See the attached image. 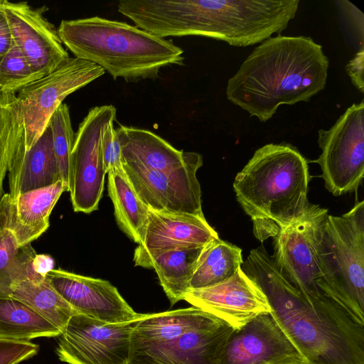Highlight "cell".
<instances>
[{
  "label": "cell",
  "instance_id": "cell-1",
  "mask_svg": "<svg viewBox=\"0 0 364 364\" xmlns=\"http://www.w3.org/2000/svg\"><path fill=\"white\" fill-rule=\"evenodd\" d=\"M329 60L311 37L277 35L256 46L228 80L227 99L270 119L282 105L309 102L326 85Z\"/></svg>",
  "mask_w": 364,
  "mask_h": 364
},
{
  "label": "cell",
  "instance_id": "cell-2",
  "mask_svg": "<svg viewBox=\"0 0 364 364\" xmlns=\"http://www.w3.org/2000/svg\"><path fill=\"white\" fill-rule=\"evenodd\" d=\"M242 271L265 296L270 312L307 364H364V330L318 313L279 273L263 247L250 251Z\"/></svg>",
  "mask_w": 364,
  "mask_h": 364
},
{
  "label": "cell",
  "instance_id": "cell-3",
  "mask_svg": "<svg viewBox=\"0 0 364 364\" xmlns=\"http://www.w3.org/2000/svg\"><path fill=\"white\" fill-rule=\"evenodd\" d=\"M311 176L306 159L293 145L267 144L236 175V198L263 242L298 220L308 202Z\"/></svg>",
  "mask_w": 364,
  "mask_h": 364
},
{
  "label": "cell",
  "instance_id": "cell-4",
  "mask_svg": "<svg viewBox=\"0 0 364 364\" xmlns=\"http://www.w3.org/2000/svg\"><path fill=\"white\" fill-rule=\"evenodd\" d=\"M57 31L75 58L99 65L114 80H156L161 68L184 64L183 50L171 41L126 22L96 16L63 20Z\"/></svg>",
  "mask_w": 364,
  "mask_h": 364
},
{
  "label": "cell",
  "instance_id": "cell-5",
  "mask_svg": "<svg viewBox=\"0 0 364 364\" xmlns=\"http://www.w3.org/2000/svg\"><path fill=\"white\" fill-rule=\"evenodd\" d=\"M318 285L364 326V201L340 216L328 215L317 246Z\"/></svg>",
  "mask_w": 364,
  "mask_h": 364
},
{
  "label": "cell",
  "instance_id": "cell-6",
  "mask_svg": "<svg viewBox=\"0 0 364 364\" xmlns=\"http://www.w3.org/2000/svg\"><path fill=\"white\" fill-rule=\"evenodd\" d=\"M327 216V209L309 203L298 220L280 229L273 237L272 257L282 276L315 311L346 326L363 330L364 326L325 295L318 285L320 272L317 246Z\"/></svg>",
  "mask_w": 364,
  "mask_h": 364
},
{
  "label": "cell",
  "instance_id": "cell-7",
  "mask_svg": "<svg viewBox=\"0 0 364 364\" xmlns=\"http://www.w3.org/2000/svg\"><path fill=\"white\" fill-rule=\"evenodd\" d=\"M321 149L313 162L321 169L326 188L338 196L357 191L364 175V102L353 103L328 129L318 131Z\"/></svg>",
  "mask_w": 364,
  "mask_h": 364
},
{
  "label": "cell",
  "instance_id": "cell-8",
  "mask_svg": "<svg viewBox=\"0 0 364 364\" xmlns=\"http://www.w3.org/2000/svg\"><path fill=\"white\" fill-rule=\"evenodd\" d=\"M99 65L69 57L50 73L16 92L25 132V152L38 139L66 97L105 74Z\"/></svg>",
  "mask_w": 364,
  "mask_h": 364
},
{
  "label": "cell",
  "instance_id": "cell-9",
  "mask_svg": "<svg viewBox=\"0 0 364 364\" xmlns=\"http://www.w3.org/2000/svg\"><path fill=\"white\" fill-rule=\"evenodd\" d=\"M112 105L93 107L80 123L70 155L68 187L75 212L97 210L104 191L106 171L101 141L107 127L116 119Z\"/></svg>",
  "mask_w": 364,
  "mask_h": 364
},
{
  "label": "cell",
  "instance_id": "cell-10",
  "mask_svg": "<svg viewBox=\"0 0 364 364\" xmlns=\"http://www.w3.org/2000/svg\"><path fill=\"white\" fill-rule=\"evenodd\" d=\"M134 322L108 323L75 314L58 336L56 354L68 364H127Z\"/></svg>",
  "mask_w": 364,
  "mask_h": 364
},
{
  "label": "cell",
  "instance_id": "cell-11",
  "mask_svg": "<svg viewBox=\"0 0 364 364\" xmlns=\"http://www.w3.org/2000/svg\"><path fill=\"white\" fill-rule=\"evenodd\" d=\"M202 165L203 157L198 154L191 162L172 171H159L130 161H123L122 166L134 190L149 208L204 216L196 177Z\"/></svg>",
  "mask_w": 364,
  "mask_h": 364
},
{
  "label": "cell",
  "instance_id": "cell-12",
  "mask_svg": "<svg viewBox=\"0 0 364 364\" xmlns=\"http://www.w3.org/2000/svg\"><path fill=\"white\" fill-rule=\"evenodd\" d=\"M14 44L26 59L34 80L50 73L69 58L55 27L40 9L27 2L0 0Z\"/></svg>",
  "mask_w": 364,
  "mask_h": 364
},
{
  "label": "cell",
  "instance_id": "cell-13",
  "mask_svg": "<svg viewBox=\"0 0 364 364\" xmlns=\"http://www.w3.org/2000/svg\"><path fill=\"white\" fill-rule=\"evenodd\" d=\"M221 364H307L271 312L234 328Z\"/></svg>",
  "mask_w": 364,
  "mask_h": 364
},
{
  "label": "cell",
  "instance_id": "cell-14",
  "mask_svg": "<svg viewBox=\"0 0 364 364\" xmlns=\"http://www.w3.org/2000/svg\"><path fill=\"white\" fill-rule=\"evenodd\" d=\"M54 290L77 314L108 323H132L143 314L129 305L109 282L53 269L46 276Z\"/></svg>",
  "mask_w": 364,
  "mask_h": 364
},
{
  "label": "cell",
  "instance_id": "cell-15",
  "mask_svg": "<svg viewBox=\"0 0 364 364\" xmlns=\"http://www.w3.org/2000/svg\"><path fill=\"white\" fill-rule=\"evenodd\" d=\"M219 238L204 216L148 210V224L142 245L134 250L135 266L144 267L154 257L169 250L201 247Z\"/></svg>",
  "mask_w": 364,
  "mask_h": 364
},
{
  "label": "cell",
  "instance_id": "cell-16",
  "mask_svg": "<svg viewBox=\"0 0 364 364\" xmlns=\"http://www.w3.org/2000/svg\"><path fill=\"white\" fill-rule=\"evenodd\" d=\"M184 300L238 328L255 316L270 312L267 300L242 267L230 279L198 289H189Z\"/></svg>",
  "mask_w": 364,
  "mask_h": 364
},
{
  "label": "cell",
  "instance_id": "cell-17",
  "mask_svg": "<svg viewBox=\"0 0 364 364\" xmlns=\"http://www.w3.org/2000/svg\"><path fill=\"white\" fill-rule=\"evenodd\" d=\"M233 328L215 316L169 345L127 364H221L227 341Z\"/></svg>",
  "mask_w": 364,
  "mask_h": 364
},
{
  "label": "cell",
  "instance_id": "cell-18",
  "mask_svg": "<svg viewBox=\"0 0 364 364\" xmlns=\"http://www.w3.org/2000/svg\"><path fill=\"white\" fill-rule=\"evenodd\" d=\"M215 316L196 306L143 314L132 327L128 361L169 345L185 333L205 324Z\"/></svg>",
  "mask_w": 364,
  "mask_h": 364
},
{
  "label": "cell",
  "instance_id": "cell-19",
  "mask_svg": "<svg viewBox=\"0 0 364 364\" xmlns=\"http://www.w3.org/2000/svg\"><path fill=\"white\" fill-rule=\"evenodd\" d=\"M122 161H130L159 171L177 170L198 154L178 150L154 132L120 125L115 129Z\"/></svg>",
  "mask_w": 364,
  "mask_h": 364
},
{
  "label": "cell",
  "instance_id": "cell-20",
  "mask_svg": "<svg viewBox=\"0 0 364 364\" xmlns=\"http://www.w3.org/2000/svg\"><path fill=\"white\" fill-rule=\"evenodd\" d=\"M0 297L22 302L47 319L61 333L72 316L77 314L43 276L16 279L0 284Z\"/></svg>",
  "mask_w": 364,
  "mask_h": 364
},
{
  "label": "cell",
  "instance_id": "cell-21",
  "mask_svg": "<svg viewBox=\"0 0 364 364\" xmlns=\"http://www.w3.org/2000/svg\"><path fill=\"white\" fill-rule=\"evenodd\" d=\"M60 180L51 130L48 125L25 152L16 172L9 179V194L14 199L21 193L50 186Z\"/></svg>",
  "mask_w": 364,
  "mask_h": 364
},
{
  "label": "cell",
  "instance_id": "cell-22",
  "mask_svg": "<svg viewBox=\"0 0 364 364\" xmlns=\"http://www.w3.org/2000/svg\"><path fill=\"white\" fill-rule=\"evenodd\" d=\"M62 180L55 184L18 195L16 208V231L21 247L31 244L49 227V217L61 194L68 191Z\"/></svg>",
  "mask_w": 364,
  "mask_h": 364
},
{
  "label": "cell",
  "instance_id": "cell-23",
  "mask_svg": "<svg viewBox=\"0 0 364 364\" xmlns=\"http://www.w3.org/2000/svg\"><path fill=\"white\" fill-rule=\"evenodd\" d=\"M108 195L119 228L138 245H142L148 224L149 208L139 198L124 169L107 173Z\"/></svg>",
  "mask_w": 364,
  "mask_h": 364
},
{
  "label": "cell",
  "instance_id": "cell-24",
  "mask_svg": "<svg viewBox=\"0 0 364 364\" xmlns=\"http://www.w3.org/2000/svg\"><path fill=\"white\" fill-rule=\"evenodd\" d=\"M204 247L169 250L154 257L145 265L144 268L156 272L171 306L184 300L190 289L196 264Z\"/></svg>",
  "mask_w": 364,
  "mask_h": 364
},
{
  "label": "cell",
  "instance_id": "cell-25",
  "mask_svg": "<svg viewBox=\"0 0 364 364\" xmlns=\"http://www.w3.org/2000/svg\"><path fill=\"white\" fill-rule=\"evenodd\" d=\"M243 263L242 250L230 242L213 240L202 250L190 282V289L212 287L232 278Z\"/></svg>",
  "mask_w": 364,
  "mask_h": 364
},
{
  "label": "cell",
  "instance_id": "cell-26",
  "mask_svg": "<svg viewBox=\"0 0 364 364\" xmlns=\"http://www.w3.org/2000/svg\"><path fill=\"white\" fill-rule=\"evenodd\" d=\"M60 335L57 328L29 306L12 298L0 297V339L28 341Z\"/></svg>",
  "mask_w": 364,
  "mask_h": 364
},
{
  "label": "cell",
  "instance_id": "cell-27",
  "mask_svg": "<svg viewBox=\"0 0 364 364\" xmlns=\"http://www.w3.org/2000/svg\"><path fill=\"white\" fill-rule=\"evenodd\" d=\"M25 153V132L17 104L16 93L0 88V201L8 171Z\"/></svg>",
  "mask_w": 364,
  "mask_h": 364
},
{
  "label": "cell",
  "instance_id": "cell-28",
  "mask_svg": "<svg viewBox=\"0 0 364 364\" xmlns=\"http://www.w3.org/2000/svg\"><path fill=\"white\" fill-rule=\"evenodd\" d=\"M48 126L51 130L53 151L61 180L68 185L70 155L75 133L69 107L66 104L62 103L56 109L50 118Z\"/></svg>",
  "mask_w": 364,
  "mask_h": 364
},
{
  "label": "cell",
  "instance_id": "cell-29",
  "mask_svg": "<svg viewBox=\"0 0 364 364\" xmlns=\"http://www.w3.org/2000/svg\"><path fill=\"white\" fill-rule=\"evenodd\" d=\"M23 247L16 231L15 203L9 193H6L0 201V274L16 262Z\"/></svg>",
  "mask_w": 364,
  "mask_h": 364
},
{
  "label": "cell",
  "instance_id": "cell-30",
  "mask_svg": "<svg viewBox=\"0 0 364 364\" xmlns=\"http://www.w3.org/2000/svg\"><path fill=\"white\" fill-rule=\"evenodd\" d=\"M34 80L26 59L14 44L0 61V88L16 93Z\"/></svg>",
  "mask_w": 364,
  "mask_h": 364
},
{
  "label": "cell",
  "instance_id": "cell-31",
  "mask_svg": "<svg viewBox=\"0 0 364 364\" xmlns=\"http://www.w3.org/2000/svg\"><path fill=\"white\" fill-rule=\"evenodd\" d=\"M39 345L30 341L0 339V364H19L36 355Z\"/></svg>",
  "mask_w": 364,
  "mask_h": 364
},
{
  "label": "cell",
  "instance_id": "cell-32",
  "mask_svg": "<svg viewBox=\"0 0 364 364\" xmlns=\"http://www.w3.org/2000/svg\"><path fill=\"white\" fill-rule=\"evenodd\" d=\"M101 148L106 173L123 168L121 146L113 123L109 124L102 135Z\"/></svg>",
  "mask_w": 364,
  "mask_h": 364
},
{
  "label": "cell",
  "instance_id": "cell-33",
  "mask_svg": "<svg viewBox=\"0 0 364 364\" xmlns=\"http://www.w3.org/2000/svg\"><path fill=\"white\" fill-rule=\"evenodd\" d=\"M338 3L340 4L339 10L342 11L343 16L348 18L350 27L363 40V14L348 1H339Z\"/></svg>",
  "mask_w": 364,
  "mask_h": 364
},
{
  "label": "cell",
  "instance_id": "cell-34",
  "mask_svg": "<svg viewBox=\"0 0 364 364\" xmlns=\"http://www.w3.org/2000/svg\"><path fill=\"white\" fill-rule=\"evenodd\" d=\"M363 68L364 48H360L346 65V70L354 86L361 92H364Z\"/></svg>",
  "mask_w": 364,
  "mask_h": 364
},
{
  "label": "cell",
  "instance_id": "cell-35",
  "mask_svg": "<svg viewBox=\"0 0 364 364\" xmlns=\"http://www.w3.org/2000/svg\"><path fill=\"white\" fill-rule=\"evenodd\" d=\"M14 45L8 21L0 8V61Z\"/></svg>",
  "mask_w": 364,
  "mask_h": 364
},
{
  "label": "cell",
  "instance_id": "cell-36",
  "mask_svg": "<svg viewBox=\"0 0 364 364\" xmlns=\"http://www.w3.org/2000/svg\"><path fill=\"white\" fill-rule=\"evenodd\" d=\"M32 268L37 274L46 277L53 269V258L45 254H36L32 260Z\"/></svg>",
  "mask_w": 364,
  "mask_h": 364
}]
</instances>
